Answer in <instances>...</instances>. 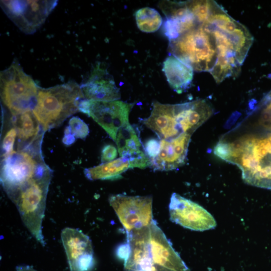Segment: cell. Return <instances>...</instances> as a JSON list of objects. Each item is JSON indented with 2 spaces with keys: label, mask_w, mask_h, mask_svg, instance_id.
Listing matches in <instances>:
<instances>
[{
  "label": "cell",
  "mask_w": 271,
  "mask_h": 271,
  "mask_svg": "<svg viewBox=\"0 0 271 271\" xmlns=\"http://www.w3.org/2000/svg\"><path fill=\"white\" fill-rule=\"evenodd\" d=\"M214 153L237 166L244 181L250 185L271 190V133L254 128L223 136Z\"/></svg>",
  "instance_id": "1"
},
{
  "label": "cell",
  "mask_w": 271,
  "mask_h": 271,
  "mask_svg": "<svg viewBox=\"0 0 271 271\" xmlns=\"http://www.w3.org/2000/svg\"><path fill=\"white\" fill-rule=\"evenodd\" d=\"M203 23L213 32L216 40L217 60L210 73L218 83L227 78L237 77L252 44V36L217 3L213 6Z\"/></svg>",
  "instance_id": "2"
},
{
  "label": "cell",
  "mask_w": 271,
  "mask_h": 271,
  "mask_svg": "<svg viewBox=\"0 0 271 271\" xmlns=\"http://www.w3.org/2000/svg\"><path fill=\"white\" fill-rule=\"evenodd\" d=\"M128 252L124 271H189L154 220L127 234Z\"/></svg>",
  "instance_id": "3"
},
{
  "label": "cell",
  "mask_w": 271,
  "mask_h": 271,
  "mask_svg": "<svg viewBox=\"0 0 271 271\" xmlns=\"http://www.w3.org/2000/svg\"><path fill=\"white\" fill-rule=\"evenodd\" d=\"M52 177V171L43 161L35 176L9 197L16 206L26 227L43 246L46 242L42 233V222Z\"/></svg>",
  "instance_id": "4"
},
{
  "label": "cell",
  "mask_w": 271,
  "mask_h": 271,
  "mask_svg": "<svg viewBox=\"0 0 271 271\" xmlns=\"http://www.w3.org/2000/svg\"><path fill=\"white\" fill-rule=\"evenodd\" d=\"M84 99L80 86L72 80L47 88L39 86L32 112L45 132L79 111Z\"/></svg>",
  "instance_id": "5"
},
{
  "label": "cell",
  "mask_w": 271,
  "mask_h": 271,
  "mask_svg": "<svg viewBox=\"0 0 271 271\" xmlns=\"http://www.w3.org/2000/svg\"><path fill=\"white\" fill-rule=\"evenodd\" d=\"M169 50L172 55L197 72H210L217 60L215 37L204 23L170 41Z\"/></svg>",
  "instance_id": "6"
},
{
  "label": "cell",
  "mask_w": 271,
  "mask_h": 271,
  "mask_svg": "<svg viewBox=\"0 0 271 271\" xmlns=\"http://www.w3.org/2000/svg\"><path fill=\"white\" fill-rule=\"evenodd\" d=\"M0 82L1 100L12 115L32 111L39 86L17 59L1 72Z\"/></svg>",
  "instance_id": "7"
},
{
  "label": "cell",
  "mask_w": 271,
  "mask_h": 271,
  "mask_svg": "<svg viewBox=\"0 0 271 271\" xmlns=\"http://www.w3.org/2000/svg\"><path fill=\"white\" fill-rule=\"evenodd\" d=\"M43 161L41 152L28 151H14L4 157L1 181L9 197L35 176L39 166Z\"/></svg>",
  "instance_id": "8"
},
{
  "label": "cell",
  "mask_w": 271,
  "mask_h": 271,
  "mask_svg": "<svg viewBox=\"0 0 271 271\" xmlns=\"http://www.w3.org/2000/svg\"><path fill=\"white\" fill-rule=\"evenodd\" d=\"M57 4V1H1L6 15L26 34L36 32Z\"/></svg>",
  "instance_id": "9"
},
{
  "label": "cell",
  "mask_w": 271,
  "mask_h": 271,
  "mask_svg": "<svg viewBox=\"0 0 271 271\" xmlns=\"http://www.w3.org/2000/svg\"><path fill=\"white\" fill-rule=\"evenodd\" d=\"M133 103L120 100L100 101L84 99L79 104V111L90 116L115 142L119 129L128 124V117Z\"/></svg>",
  "instance_id": "10"
},
{
  "label": "cell",
  "mask_w": 271,
  "mask_h": 271,
  "mask_svg": "<svg viewBox=\"0 0 271 271\" xmlns=\"http://www.w3.org/2000/svg\"><path fill=\"white\" fill-rule=\"evenodd\" d=\"M126 234L149 225L153 218L151 196L111 195L108 199Z\"/></svg>",
  "instance_id": "11"
},
{
  "label": "cell",
  "mask_w": 271,
  "mask_h": 271,
  "mask_svg": "<svg viewBox=\"0 0 271 271\" xmlns=\"http://www.w3.org/2000/svg\"><path fill=\"white\" fill-rule=\"evenodd\" d=\"M169 208L171 221L185 228L202 231L216 226L215 219L205 208L176 193L171 197Z\"/></svg>",
  "instance_id": "12"
},
{
  "label": "cell",
  "mask_w": 271,
  "mask_h": 271,
  "mask_svg": "<svg viewBox=\"0 0 271 271\" xmlns=\"http://www.w3.org/2000/svg\"><path fill=\"white\" fill-rule=\"evenodd\" d=\"M61 239L70 271H88L94 265L93 250L89 237L78 229L66 227Z\"/></svg>",
  "instance_id": "13"
},
{
  "label": "cell",
  "mask_w": 271,
  "mask_h": 271,
  "mask_svg": "<svg viewBox=\"0 0 271 271\" xmlns=\"http://www.w3.org/2000/svg\"><path fill=\"white\" fill-rule=\"evenodd\" d=\"M192 136L185 134L173 140H161L159 153L150 161L149 167L155 171H167L183 166L187 160Z\"/></svg>",
  "instance_id": "14"
},
{
  "label": "cell",
  "mask_w": 271,
  "mask_h": 271,
  "mask_svg": "<svg viewBox=\"0 0 271 271\" xmlns=\"http://www.w3.org/2000/svg\"><path fill=\"white\" fill-rule=\"evenodd\" d=\"M80 87L88 100L112 101L121 97L113 77L100 63L93 67L88 79Z\"/></svg>",
  "instance_id": "15"
},
{
  "label": "cell",
  "mask_w": 271,
  "mask_h": 271,
  "mask_svg": "<svg viewBox=\"0 0 271 271\" xmlns=\"http://www.w3.org/2000/svg\"><path fill=\"white\" fill-rule=\"evenodd\" d=\"M143 123L161 140H170L185 134H193L176 122L173 117V104L154 102L151 114L143 120Z\"/></svg>",
  "instance_id": "16"
},
{
  "label": "cell",
  "mask_w": 271,
  "mask_h": 271,
  "mask_svg": "<svg viewBox=\"0 0 271 271\" xmlns=\"http://www.w3.org/2000/svg\"><path fill=\"white\" fill-rule=\"evenodd\" d=\"M12 120L17 132L18 151L42 143L45 131L32 111L12 115Z\"/></svg>",
  "instance_id": "17"
},
{
  "label": "cell",
  "mask_w": 271,
  "mask_h": 271,
  "mask_svg": "<svg viewBox=\"0 0 271 271\" xmlns=\"http://www.w3.org/2000/svg\"><path fill=\"white\" fill-rule=\"evenodd\" d=\"M163 71L171 88L182 93L190 87L193 78V70L173 55L163 62Z\"/></svg>",
  "instance_id": "18"
},
{
  "label": "cell",
  "mask_w": 271,
  "mask_h": 271,
  "mask_svg": "<svg viewBox=\"0 0 271 271\" xmlns=\"http://www.w3.org/2000/svg\"><path fill=\"white\" fill-rule=\"evenodd\" d=\"M159 7L166 18L173 19L178 23L181 35L199 24L187 7L186 2L163 1L159 3Z\"/></svg>",
  "instance_id": "19"
},
{
  "label": "cell",
  "mask_w": 271,
  "mask_h": 271,
  "mask_svg": "<svg viewBox=\"0 0 271 271\" xmlns=\"http://www.w3.org/2000/svg\"><path fill=\"white\" fill-rule=\"evenodd\" d=\"M131 168L129 158L120 157L112 161L84 170L85 177L90 180H114L122 178L121 174Z\"/></svg>",
  "instance_id": "20"
},
{
  "label": "cell",
  "mask_w": 271,
  "mask_h": 271,
  "mask_svg": "<svg viewBox=\"0 0 271 271\" xmlns=\"http://www.w3.org/2000/svg\"><path fill=\"white\" fill-rule=\"evenodd\" d=\"M115 143L120 157L130 156L144 151L138 129L129 123L119 129Z\"/></svg>",
  "instance_id": "21"
},
{
  "label": "cell",
  "mask_w": 271,
  "mask_h": 271,
  "mask_svg": "<svg viewBox=\"0 0 271 271\" xmlns=\"http://www.w3.org/2000/svg\"><path fill=\"white\" fill-rule=\"evenodd\" d=\"M137 26L142 32L153 33L157 31L163 23V19L155 9L145 7L138 10L135 14Z\"/></svg>",
  "instance_id": "22"
},
{
  "label": "cell",
  "mask_w": 271,
  "mask_h": 271,
  "mask_svg": "<svg viewBox=\"0 0 271 271\" xmlns=\"http://www.w3.org/2000/svg\"><path fill=\"white\" fill-rule=\"evenodd\" d=\"M255 127L271 133V90L260 102Z\"/></svg>",
  "instance_id": "23"
},
{
  "label": "cell",
  "mask_w": 271,
  "mask_h": 271,
  "mask_svg": "<svg viewBox=\"0 0 271 271\" xmlns=\"http://www.w3.org/2000/svg\"><path fill=\"white\" fill-rule=\"evenodd\" d=\"M69 126L75 138L84 139L89 134L88 125L78 116H73L69 120Z\"/></svg>",
  "instance_id": "24"
},
{
  "label": "cell",
  "mask_w": 271,
  "mask_h": 271,
  "mask_svg": "<svg viewBox=\"0 0 271 271\" xmlns=\"http://www.w3.org/2000/svg\"><path fill=\"white\" fill-rule=\"evenodd\" d=\"M16 136L17 130L15 127L11 128L6 134L2 144L3 156L6 157L12 153L14 151V144Z\"/></svg>",
  "instance_id": "25"
},
{
  "label": "cell",
  "mask_w": 271,
  "mask_h": 271,
  "mask_svg": "<svg viewBox=\"0 0 271 271\" xmlns=\"http://www.w3.org/2000/svg\"><path fill=\"white\" fill-rule=\"evenodd\" d=\"M160 148V141L159 139L152 138L146 141L144 146V149L150 161L157 157L159 153Z\"/></svg>",
  "instance_id": "26"
},
{
  "label": "cell",
  "mask_w": 271,
  "mask_h": 271,
  "mask_svg": "<svg viewBox=\"0 0 271 271\" xmlns=\"http://www.w3.org/2000/svg\"><path fill=\"white\" fill-rule=\"evenodd\" d=\"M117 156L116 148L112 145H105L101 151V159L102 163L114 160Z\"/></svg>",
  "instance_id": "27"
},
{
  "label": "cell",
  "mask_w": 271,
  "mask_h": 271,
  "mask_svg": "<svg viewBox=\"0 0 271 271\" xmlns=\"http://www.w3.org/2000/svg\"><path fill=\"white\" fill-rule=\"evenodd\" d=\"M75 141V137L72 133L69 126L65 127L64 130V136L62 139V142L67 146L72 145Z\"/></svg>",
  "instance_id": "28"
},
{
  "label": "cell",
  "mask_w": 271,
  "mask_h": 271,
  "mask_svg": "<svg viewBox=\"0 0 271 271\" xmlns=\"http://www.w3.org/2000/svg\"><path fill=\"white\" fill-rule=\"evenodd\" d=\"M17 271H37L33 267L28 265H18L16 267Z\"/></svg>",
  "instance_id": "29"
}]
</instances>
